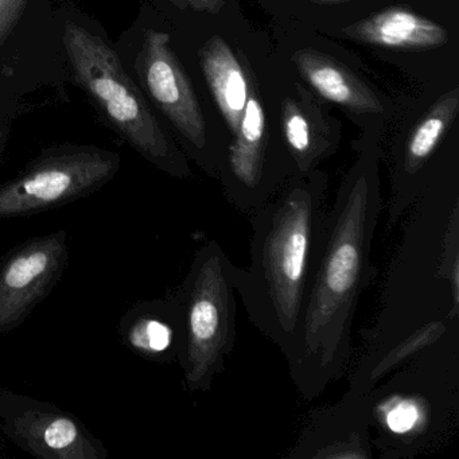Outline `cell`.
Listing matches in <instances>:
<instances>
[{"instance_id": "1", "label": "cell", "mask_w": 459, "mask_h": 459, "mask_svg": "<svg viewBox=\"0 0 459 459\" xmlns=\"http://www.w3.org/2000/svg\"><path fill=\"white\" fill-rule=\"evenodd\" d=\"M381 211L377 157L367 152L343 178L327 211L299 325L284 354L292 383L305 400L321 396L348 369L357 306L376 276L370 255Z\"/></svg>"}, {"instance_id": "2", "label": "cell", "mask_w": 459, "mask_h": 459, "mask_svg": "<svg viewBox=\"0 0 459 459\" xmlns=\"http://www.w3.org/2000/svg\"><path fill=\"white\" fill-rule=\"evenodd\" d=\"M327 179L294 176L251 214V260L233 267L249 321L286 354L294 342L306 289L326 222Z\"/></svg>"}, {"instance_id": "3", "label": "cell", "mask_w": 459, "mask_h": 459, "mask_svg": "<svg viewBox=\"0 0 459 459\" xmlns=\"http://www.w3.org/2000/svg\"><path fill=\"white\" fill-rule=\"evenodd\" d=\"M233 267L216 240L206 241L174 292L182 313V346L177 361L187 391H211L235 349L238 307Z\"/></svg>"}, {"instance_id": "4", "label": "cell", "mask_w": 459, "mask_h": 459, "mask_svg": "<svg viewBox=\"0 0 459 459\" xmlns=\"http://www.w3.org/2000/svg\"><path fill=\"white\" fill-rule=\"evenodd\" d=\"M64 44L80 84L98 101L119 133L160 170L187 178L190 169L186 160L158 125L112 48L100 37L74 25L65 26Z\"/></svg>"}, {"instance_id": "5", "label": "cell", "mask_w": 459, "mask_h": 459, "mask_svg": "<svg viewBox=\"0 0 459 459\" xmlns=\"http://www.w3.org/2000/svg\"><path fill=\"white\" fill-rule=\"evenodd\" d=\"M119 155L74 149L37 160L21 176L0 185V220L60 208L100 190L119 170Z\"/></svg>"}, {"instance_id": "6", "label": "cell", "mask_w": 459, "mask_h": 459, "mask_svg": "<svg viewBox=\"0 0 459 459\" xmlns=\"http://www.w3.org/2000/svg\"><path fill=\"white\" fill-rule=\"evenodd\" d=\"M440 365V364H439ZM437 365V367H439ZM435 368L429 384H416L415 369L403 370L385 386H375L373 423L377 437L372 446L385 458H407L442 434L437 426V392L451 388Z\"/></svg>"}, {"instance_id": "7", "label": "cell", "mask_w": 459, "mask_h": 459, "mask_svg": "<svg viewBox=\"0 0 459 459\" xmlns=\"http://www.w3.org/2000/svg\"><path fill=\"white\" fill-rule=\"evenodd\" d=\"M0 429L41 459H106L108 451L77 416L49 403L0 389Z\"/></svg>"}, {"instance_id": "8", "label": "cell", "mask_w": 459, "mask_h": 459, "mask_svg": "<svg viewBox=\"0 0 459 459\" xmlns=\"http://www.w3.org/2000/svg\"><path fill=\"white\" fill-rule=\"evenodd\" d=\"M66 230L30 238L0 263V334L20 327L47 299L66 270Z\"/></svg>"}, {"instance_id": "9", "label": "cell", "mask_w": 459, "mask_h": 459, "mask_svg": "<svg viewBox=\"0 0 459 459\" xmlns=\"http://www.w3.org/2000/svg\"><path fill=\"white\" fill-rule=\"evenodd\" d=\"M136 71L174 127L198 152H205L208 142L205 117L192 82L171 49L168 33L157 30L144 33Z\"/></svg>"}, {"instance_id": "10", "label": "cell", "mask_w": 459, "mask_h": 459, "mask_svg": "<svg viewBox=\"0 0 459 459\" xmlns=\"http://www.w3.org/2000/svg\"><path fill=\"white\" fill-rule=\"evenodd\" d=\"M248 99L238 133L228 149L225 195L233 208L251 216L281 187L268 173L267 119L257 92L256 82L248 71Z\"/></svg>"}, {"instance_id": "11", "label": "cell", "mask_w": 459, "mask_h": 459, "mask_svg": "<svg viewBox=\"0 0 459 459\" xmlns=\"http://www.w3.org/2000/svg\"><path fill=\"white\" fill-rule=\"evenodd\" d=\"M372 394L348 391L337 403L306 418L289 458H373Z\"/></svg>"}, {"instance_id": "12", "label": "cell", "mask_w": 459, "mask_h": 459, "mask_svg": "<svg viewBox=\"0 0 459 459\" xmlns=\"http://www.w3.org/2000/svg\"><path fill=\"white\" fill-rule=\"evenodd\" d=\"M281 133L294 176L316 170L335 152L340 139L322 104L302 84H295L281 103Z\"/></svg>"}, {"instance_id": "13", "label": "cell", "mask_w": 459, "mask_h": 459, "mask_svg": "<svg viewBox=\"0 0 459 459\" xmlns=\"http://www.w3.org/2000/svg\"><path fill=\"white\" fill-rule=\"evenodd\" d=\"M122 342L149 361L171 364L182 346V313L176 295L136 303L119 325Z\"/></svg>"}, {"instance_id": "14", "label": "cell", "mask_w": 459, "mask_h": 459, "mask_svg": "<svg viewBox=\"0 0 459 459\" xmlns=\"http://www.w3.org/2000/svg\"><path fill=\"white\" fill-rule=\"evenodd\" d=\"M341 36L361 44L392 50H431L445 47L448 33L434 21L412 10L389 7L341 30Z\"/></svg>"}, {"instance_id": "15", "label": "cell", "mask_w": 459, "mask_h": 459, "mask_svg": "<svg viewBox=\"0 0 459 459\" xmlns=\"http://www.w3.org/2000/svg\"><path fill=\"white\" fill-rule=\"evenodd\" d=\"M292 63L318 95L359 114H381L383 103L351 69L334 58L313 49H300Z\"/></svg>"}, {"instance_id": "16", "label": "cell", "mask_w": 459, "mask_h": 459, "mask_svg": "<svg viewBox=\"0 0 459 459\" xmlns=\"http://www.w3.org/2000/svg\"><path fill=\"white\" fill-rule=\"evenodd\" d=\"M200 63L217 107L235 135L248 99V71L220 36L205 42L200 50Z\"/></svg>"}, {"instance_id": "17", "label": "cell", "mask_w": 459, "mask_h": 459, "mask_svg": "<svg viewBox=\"0 0 459 459\" xmlns=\"http://www.w3.org/2000/svg\"><path fill=\"white\" fill-rule=\"evenodd\" d=\"M459 111V88L440 96L408 138L403 157L405 178H415L423 170L453 126Z\"/></svg>"}, {"instance_id": "18", "label": "cell", "mask_w": 459, "mask_h": 459, "mask_svg": "<svg viewBox=\"0 0 459 459\" xmlns=\"http://www.w3.org/2000/svg\"><path fill=\"white\" fill-rule=\"evenodd\" d=\"M179 9H190L197 13L219 14L225 6V0H171Z\"/></svg>"}, {"instance_id": "19", "label": "cell", "mask_w": 459, "mask_h": 459, "mask_svg": "<svg viewBox=\"0 0 459 459\" xmlns=\"http://www.w3.org/2000/svg\"><path fill=\"white\" fill-rule=\"evenodd\" d=\"M7 135H9V131H7L6 127H0V152L4 150V143L7 141Z\"/></svg>"}, {"instance_id": "20", "label": "cell", "mask_w": 459, "mask_h": 459, "mask_svg": "<svg viewBox=\"0 0 459 459\" xmlns=\"http://www.w3.org/2000/svg\"><path fill=\"white\" fill-rule=\"evenodd\" d=\"M316 4H346V2H351V0H313Z\"/></svg>"}]
</instances>
